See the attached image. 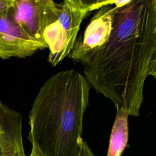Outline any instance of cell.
<instances>
[{
    "mask_svg": "<svg viewBox=\"0 0 156 156\" xmlns=\"http://www.w3.org/2000/svg\"><path fill=\"white\" fill-rule=\"evenodd\" d=\"M109 141L107 156H121L127 145L128 113L124 109L116 110Z\"/></svg>",
    "mask_w": 156,
    "mask_h": 156,
    "instance_id": "ba28073f",
    "label": "cell"
},
{
    "mask_svg": "<svg viewBox=\"0 0 156 156\" xmlns=\"http://www.w3.org/2000/svg\"><path fill=\"white\" fill-rule=\"evenodd\" d=\"M13 0H0V14L7 12L12 5Z\"/></svg>",
    "mask_w": 156,
    "mask_h": 156,
    "instance_id": "8fae6325",
    "label": "cell"
},
{
    "mask_svg": "<svg viewBox=\"0 0 156 156\" xmlns=\"http://www.w3.org/2000/svg\"><path fill=\"white\" fill-rule=\"evenodd\" d=\"M115 1L101 7L92 17L83 35L77 37L68 57L83 65L87 58L107 42L112 29Z\"/></svg>",
    "mask_w": 156,
    "mask_h": 156,
    "instance_id": "5b68a950",
    "label": "cell"
},
{
    "mask_svg": "<svg viewBox=\"0 0 156 156\" xmlns=\"http://www.w3.org/2000/svg\"><path fill=\"white\" fill-rule=\"evenodd\" d=\"M110 1L65 0L58 5L57 20L45 29L43 39L49 49L48 62L56 66L73 50L80 24L91 12Z\"/></svg>",
    "mask_w": 156,
    "mask_h": 156,
    "instance_id": "3957f363",
    "label": "cell"
},
{
    "mask_svg": "<svg viewBox=\"0 0 156 156\" xmlns=\"http://www.w3.org/2000/svg\"><path fill=\"white\" fill-rule=\"evenodd\" d=\"M0 144L3 156H26L22 138V116L1 101Z\"/></svg>",
    "mask_w": 156,
    "mask_h": 156,
    "instance_id": "52a82bcc",
    "label": "cell"
},
{
    "mask_svg": "<svg viewBox=\"0 0 156 156\" xmlns=\"http://www.w3.org/2000/svg\"><path fill=\"white\" fill-rule=\"evenodd\" d=\"M8 12V11H7ZM0 14V57L25 58L39 49L48 48L46 43L29 37L9 16Z\"/></svg>",
    "mask_w": 156,
    "mask_h": 156,
    "instance_id": "8992f818",
    "label": "cell"
},
{
    "mask_svg": "<svg viewBox=\"0 0 156 156\" xmlns=\"http://www.w3.org/2000/svg\"><path fill=\"white\" fill-rule=\"evenodd\" d=\"M90 85L76 69L58 72L40 88L29 114V139L45 156H78Z\"/></svg>",
    "mask_w": 156,
    "mask_h": 156,
    "instance_id": "7a4b0ae2",
    "label": "cell"
},
{
    "mask_svg": "<svg viewBox=\"0 0 156 156\" xmlns=\"http://www.w3.org/2000/svg\"><path fill=\"white\" fill-rule=\"evenodd\" d=\"M78 156H95V155L93 154L87 143L84 141Z\"/></svg>",
    "mask_w": 156,
    "mask_h": 156,
    "instance_id": "30bf717a",
    "label": "cell"
},
{
    "mask_svg": "<svg viewBox=\"0 0 156 156\" xmlns=\"http://www.w3.org/2000/svg\"><path fill=\"white\" fill-rule=\"evenodd\" d=\"M29 156H45V155L38 147L32 145V150Z\"/></svg>",
    "mask_w": 156,
    "mask_h": 156,
    "instance_id": "7c38bea8",
    "label": "cell"
},
{
    "mask_svg": "<svg viewBox=\"0 0 156 156\" xmlns=\"http://www.w3.org/2000/svg\"><path fill=\"white\" fill-rule=\"evenodd\" d=\"M155 51L156 0L115 1L111 34L83 65L85 77L116 110L138 116Z\"/></svg>",
    "mask_w": 156,
    "mask_h": 156,
    "instance_id": "6da1fadb",
    "label": "cell"
},
{
    "mask_svg": "<svg viewBox=\"0 0 156 156\" xmlns=\"http://www.w3.org/2000/svg\"><path fill=\"white\" fill-rule=\"evenodd\" d=\"M0 156H3L2 155V148H1V144H0Z\"/></svg>",
    "mask_w": 156,
    "mask_h": 156,
    "instance_id": "4fadbf2b",
    "label": "cell"
},
{
    "mask_svg": "<svg viewBox=\"0 0 156 156\" xmlns=\"http://www.w3.org/2000/svg\"><path fill=\"white\" fill-rule=\"evenodd\" d=\"M7 13L29 37L45 43L44 32L57 20L58 5L52 0H13Z\"/></svg>",
    "mask_w": 156,
    "mask_h": 156,
    "instance_id": "277c9868",
    "label": "cell"
},
{
    "mask_svg": "<svg viewBox=\"0 0 156 156\" xmlns=\"http://www.w3.org/2000/svg\"><path fill=\"white\" fill-rule=\"evenodd\" d=\"M149 75L156 79V51L154 52L149 65Z\"/></svg>",
    "mask_w": 156,
    "mask_h": 156,
    "instance_id": "9c48e42d",
    "label": "cell"
}]
</instances>
